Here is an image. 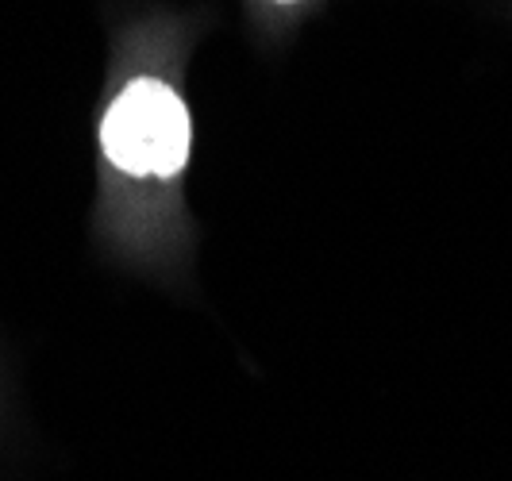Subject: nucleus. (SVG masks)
<instances>
[{"label": "nucleus", "mask_w": 512, "mask_h": 481, "mask_svg": "<svg viewBox=\"0 0 512 481\" xmlns=\"http://www.w3.org/2000/svg\"><path fill=\"white\" fill-rule=\"evenodd\" d=\"M189 112L162 81H131L101 124V147L131 178H174L189 162Z\"/></svg>", "instance_id": "nucleus-1"}]
</instances>
